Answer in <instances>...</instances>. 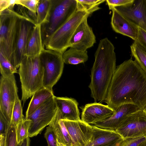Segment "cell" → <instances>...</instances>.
<instances>
[{"label": "cell", "mask_w": 146, "mask_h": 146, "mask_svg": "<svg viewBox=\"0 0 146 146\" xmlns=\"http://www.w3.org/2000/svg\"><path fill=\"white\" fill-rule=\"evenodd\" d=\"M57 146H66L62 143H61L57 141Z\"/></svg>", "instance_id": "60d3db41"}, {"label": "cell", "mask_w": 146, "mask_h": 146, "mask_svg": "<svg viewBox=\"0 0 146 146\" xmlns=\"http://www.w3.org/2000/svg\"><path fill=\"white\" fill-rule=\"evenodd\" d=\"M62 54L44 48L39 56L44 68L43 87L52 91L62 73L64 64Z\"/></svg>", "instance_id": "52a82bcc"}, {"label": "cell", "mask_w": 146, "mask_h": 146, "mask_svg": "<svg viewBox=\"0 0 146 146\" xmlns=\"http://www.w3.org/2000/svg\"><path fill=\"white\" fill-rule=\"evenodd\" d=\"M143 111L145 112L146 113V106L144 109L143 110Z\"/></svg>", "instance_id": "b9f144b4"}, {"label": "cell", "mask_w": 146, "mask_h": 146, "mask_svg": "<svg viewBox=\"0 0 146 146\" xmlns=\"http://www.w3.org/2000/svg\"><path fill=\"white\" fill-rule=\"evenodd\" d=\"M39 0H19L20 5L27 8L29 11L36 15V11Z\"/></svg>", "instance_id": "d6a6232c"}, {"label": "cell", "mask_w": 146, "mask_h": 146, "mask_svg": "<svg viewBox=\"0 0 146 146\" xmlns=\"http://www.w3.org/2000/svg\"><path fill=\"white\" fill-rule=\"evenodd\" d=\"M90 14L84 11L77 10L66 22L54 31L44 44L46 49L63 53L69 47L71 38L82 22Z\"/></svg>", "instance_id": "8992f818"}, {"label": "cell", "mask_w": 146, "mask_h": 146, "mask_svg": "<svg viewBox=\"0 0 146 146\" xmlns=\"http://www.w3.org/2000/svg\"><path fill=\"white\" fill-rule=\"evenodd\" d=\"M49 125L53 128L58 142L66 146H73L72 141L69 132L63 121L56 112Z\"/></svg>", "instance_id": "44dd1931"}, {"label": "cell", "mask_w": 146, "mask_h": 146, "mask_svg": "<svg viewBox=\"0 0 146 146\" xmlns=\"http://www.w3.org/2000/svg\"><path fill=\"white\" fill-rule=\"evenodd\" d=\"M44 48L41 35V25H36L29 37L25 56L31 57L39 56Z\"/></svg>", "instance_id": "ffe728a7"}, {"label": "cell", "mask_w": 146, "mask_h": 146, "mask_svg": "<svg viewBox=\"0 0 146 146\" xmlns=\"http://www.w3.org/2000/svg\"><path fill=\"white\" fill-rule=\"evenodd\" d=\"M6 136L0 135V146H5Z\"/></svg>", "instance_id": "f35d334b"}, {"label": "cell", "mask_w": 146, "mask_h": 146, "mask_svg": "<svg viewBox=\"0 0 146 146\" xmlns=\"http://www.w3.org/2000/svg\"><path fill=\"white\" fill-rule=\"evenodd\" d=\"M146 140V136L136 137H129L123 139L118 146H138Z\"/></svg>", "instance_id": "4dcf8cb0"}, {"label": "cell", "mask_w": 146, "mask_h": 146, "mask_svg": "<svg viewBox=\"0 0 146 146\" xmlns=\"http://www.w3.org/2000/svg\"><path fill=\"white\" fill-rule=\"evenodd\" d=\"M10 124L0 111V135L6 136Z\"/></svg>", "instance_id": "e575fe53"}, {"label": "cell", "mask_w": 146, "mask_h": 146, "mask_svg": "<svg viewBox=\"0 0 146 146\" xmlns=\"http://www.w3.org/2000/svg\"><path fill=\"white\" fill-rule=\"evenodd\" d=\"M54 96L53 91L44 87L36 91L29 103L25 117L30 115L46 101Z\"/></svg>", "instance_id": "7402d4cb"}, {"label": "cell", "mask_w": 146, "mask_h": 146, "mask_svg": "<svg viewBox=\"0 0 146 146\" xmlns=\"http://www.w3.org/2000/svg\"><path fill=\"white\" fill-rule=\"evenodd\" d=\"M26 14L16 11L14 7L0 11V52L12 64L20 22Z\"/></svg>", "instance_id": "3957f363"}, {"label": "cell", "mask_w": 146, "mask_h": 146, "mask_svg": "<svg viewBox=\"0 0 146 146\" xmlns=\"http://www.w3.org/2000/svg\"><path fill=\"white\" fill-rule=\"evenodd\" d=\"M94 56L89 87L95 102L104 101L116 68L115 47L107 38L100 40Z\"/></svg>", "instance_id": "7a4b0ae2"}, {"label": "cell", "mask_w": 146, "mask_h": 146, "mask_svg": "<svg viewBox=\"0 0 146 146\" xmlns=\"http://www.w3.org/2000/svg\"><path fill=\"white\" fill-rule=\"evenodd\" d=\"M50 0H39L36 11V25H41L46 19L48 14Z\"/></svg>", "instance_id": "484cf974"}, {"label": "cell", "mask_w": 146, "mask_h": 146, "mask_svg": "<svg viewBox=\"0 0 146 146\" xmlns=\"http://www.w3.org/2000/svg\"><path fill=\"white\" fill-rule=\"evenodd\" d=\"M123 139L146 136V113L139 110L127 116L115 131Z\"/></svg>", "instance_id": "30bf717a"}, {"label": "cell", "mask_w": 146, "mask_h": 146, "mask_svg": "<svg viewBox=\"0 0 146 146\" xmlns=\"http://www.w3.org/2000/svg\"><path fill=\"white\" fill-rule=\"evenodd\" d=\"M77 10L76 0H50L49 11L41 25L43 46L52 34L67 21Z\"/></svg>", "instance_id": "5b68a950"}, {"label": "cell", "mask_w": 146, "mask_h": 146, "mask_svg": "<svg viewBox=\"0 0 146 146\" xmlns=\"http://www.w3.org/2000/svg\"><path fill=\"white\" fill-rule=\"evenodd\" d=\"M31 123V120L25 118L15 127L18 144H21L25 138L29 137V130Z\"/></svg>", "instance_id": "4316f807"}, {"label": "cell", "mask_w": 146, "mask_h": 146, "mask_svg": "<svg viewBox=\"0 0 146 146\" xmlns=\"http://www.w3.org/2000/svg\"><path fill=\"white\" fill-rule=\"evenodd\" d=\"M114 8L132 23L146 32V0H134L131 4Z\"/></svg>", "instance_id": "4fadbf2b"}, {"label": "cell", "mask_w": 146, "mask_h": 146, "mask_svg": "<svg viewBox=\"0 0 146 146\" xmlns=\"http://www.w3.org/2000/svg\"><path fill=\"white\" fill-rule=\"evenodd\" d=\"M115 111L108 105L95 102L86 104L82 109L81 120L93 125L108 118Z\"/></svg>", "instance_id": "9a60e30c"}, {"label": "cell", "mask_w": 146, "mask_h": 146, "mask_svg": "<svg viewBox=\"0 0 146 146\" xmlns=\"http://www.w3.org/2000/svg\"><path fill=\"white\" fill-rule=\"evenodd\" d=\"M134 0H106V3L110 10L117 7L125 6L133 3Z\"/></svg>", "instance_id": "836d02e7"}, {"label": "cell", "mask_w": 146, "mask_h": 146, "mask_svg": "<svg viewBox=\"0 0 146 146\" xmlns=\"http://www.w3.org/2000/svg\"><path fill=\"white\" fill-rule=\"evenodd\" d=\"M55 100L56 113L60 119L72 121L81 119L78 103L76 100L72 98L56 96Z\"/></svg>", "instance_id": "ac0fdd59"}, {"label": "cell", "mask_w": 146, "mask_h": 146, "mask_svg": "<svg viewBox=\"0 0 146 146\" xmlns=\"http://www.w3.org/2000/svg\"><path fill=\"white\" fill-rule=\"evenodd\" d=\"M88 17H86L76 29L70 40L69 47L87 50L96 43L95 36L88 23Z\"/></svg>", "instance_id": "5bb4252c"}, {"label": "cell", "mask_w": 146, "mask_h": 146, "mask_svg": "<svg viewBox=\"0 0 146 146\" xmlns=\"http://www.w3.org/2000/svg\"><path fill=\"white\" fill-rule=\"evenodd\" d=\"M91 125L94 136L92 146H118L123 139L115 130L103 129Z\"/></svg>", "instance_id": "d6986e66"}, {"label": "cell", "mask_w": 146, "mask_h": 146, "mask_svg": "<svg viewBox=\"0 0 146 146\" xmlns=\"http://www.w3.org/2000/svg\"><path fill=\"white\" fill-rule=\"evenodd\" d=\"M18 88L14 74L7 77L1 76L0 80V111L10 125Z\"/></svg>", "instance_id": "9c48e42d"}, {"label": "cell", "mask_w": 146, "mask_h": 146, "mask_svg": "<svg viewBox=\"0 0 146 146\" xmlns=\"http://www.w3.org/2000/svg\"><path fill=\"white\" fill-rule=\"evenodd\" d=\"M30 144V139L29 137L25 138L21 144H17V146H29Z\"/></svg>", "instance_id": "74e56055"}, {"label": "cell", "mask_w": 146, "mask_h": 146, "mask_svg": "<svg viewBox=\"0 0 146 146\" xmlns=\"http://www.w3.org/2000/svg\"><path fill=\"white\" fill-rule=\"evenodd\" d=\"M17 69L5 55L0 52V70L1 76L7 77L17 73Z\"/></svg>", "instance_id": "83f0119b"}, {"label": "cell", "mask_w": 146, "mask_h": 146, "mask_svg": "<svg viewBox=\"0 0 146 146\" xmlns=\"http://www.w3.org/2000/svg\"><path fill=\"white\" fill-rule=\"evenodd\" d=\"M39 56H25L19 66L18 73L21 83V100L23 104L43 88L44 68Z\"/></svg>", "instance_id": "277c9868"}, {"label": "cell", "mask_w": 146, "mask_h": 146, "mask_svg": "<svg viewBox=\"0 0 146 146\" xmlns=\"http://www.w3.org/2000/svg\"><path fill=\"white\" fill-rule=\"evenodd\" d=\"M36 25L35 21L27 14L20 21L12 62L13 65L17 69L19 67L25 56L29 37Z\"/></svg>", "instance_id": "7c38bea8"}, {"label": "cell", "mask_w": 146, "mask_h": 146, "mask_svg": "<svg viewBox=\"0 0 146 146\" xmlns=\"http://www.w3.org/2000/svg\"><path fill=\"white\" fill-rule=\"evenodd\" d=\"M77 3V10L84 11L90 15L101 8L99 6L105 0H76Z\"/></svg>", "instance_id": "d4e9b609"}, {"label": "cell", "mask_w": 146, "mask_h": 146, "mask_svg": "<svg viewBox=\"0 0 146 146\" xmlns=\"http://www.w3.org/2000/svg\"><path fill=\"white\" fill-rule=\"evenodd\" d=\"M55 98L54 96L52 97L31 114L25 117L31 121L29 130V137L37 135L51 122L57 109Z\"/></svg>", "instance_id": "ba28073f"}, {"label": "cell", "mask_w": 146, "mask_h": 146, "mask_svg": "<svg viewBox=\"0 0 146 146\" xmlns=\"http://www.w3.org/2000/svg\"><path fill=\"white\" fill-rule=\"evenodd\" d=\"M146 50V32L139 28L137 38L136 40Z\"/></svg>", "instance_id": "d590c367"}, {"label": "cell", "mask_w": 146, "mask_h": 146, "mask_svg": "<svg viewBox=\"0 0 146 146\" xmlns=\"http://www.w3.org/2000/svg\"><path fill=\"white\" fill-rule=\"evenodd\" d=\"M17 144L16 127L11 123L6 135L5 146H17Z\"/></svg>", "instance_id": "f546056e"}, {"label": "cell", "mask_w": 146, "mask_h": 146, "mask_svg": "<svg viewBox=\"0 0 146 146\" xmlns=\"http://www.w3.org/2000/svg\"><path fill=\"white\" fill-rule=\"evenodd\" d=\"M139 108L132 104H125L119 106L114 114L108 118L93 125L98 127L115 131L118 128L127 115L138 110Z\"/></svg>", "instance_id": "2e32d148"}, {"label": "cell", "mask_w": 146, "mask_h": 146, "mask_svg": "<svg viewBox=\"0 0 146 146\" xmlns=\"http://www.w3.org/2000/svg\"><path fill=\"white\" fill-rule=\"evenodd\" d=\"M62 120L71 138L73 146H92L94 136L91 125L81 119L76 121Z\"/></svg>", "instance_id": "8fae6325"}, {"label": "cell", "mask_w": 146, "mask_h": 146, "mask_svg": "<svg viewBox=\"0 0 146 146\" xmlns=\"http://www.w3.org/2000/svg\"><path fill=\"white\" fill-rule=\"evenodd\" d=\"M62 58L64 63L76 65L87 61L88 56L87 50L70 47L63 53Z\"/></svg>", "instance_id": "603a6c76"}, {"label": "cell", "mask_w": 146, "mask_h": 146, "mask_svg": "<svg viewBox=\"0 0 146 146\" xmlns=\"http://www.w3.org/2000/svg\"><path fill=\"white\" fill-rule=\"evenodd\" d=\"M138 146H146V140L141 143Z\"/></svg>", "instance_id": "ab89813d"}, {"label": "cell", "mask_w": 146, "mask_h": 146, "mask_svg": "<svg viewBox=\"0 0 146 146\" xmlns=\"http://www.w3.org/2000/svg\"><path fill=\"white\" fill-rule=\"evenodd\" d=\"M111 24L115 32L128 36L135 41L137 38L139 27L122 15L114 8L111 10Z\"/></svg>", "instance_id": "e0dca14e"}, {"label": "cell", "mask_w": 146, "mask_h": 146, "mask_svg": "<svg viewBox=\"0 0 146 146\" xmlns=\"http://www.w3.org/2000/svg\"><path fill=\"white\" fill-rule=\"evenodd\" d=\"M130 48L132 56L146 74V50L136 40L131 45Z\"/></svg>", "instance_id": "cb8c5ba5"}, {"label": "cell", "mask_w": 146, "mask_h": 146, "mask_svg": "<svg viewBox=\"0 0 146 146\" xmlns=\"http://www.w3.org/2000/svg\"><path fill=\"white\" fill-rule=\"evenodd\" d=\"M25 119L23 113L21 102L18 96L16 99L13 108L11 123L16 127Z\"/></svg>", "instance_id": "f1b7e54d"}, {"label": "cell", "mask_w": 146, "mask_h": 146, "mask_svg": "<svg viewBox=\"0 0 146 146\" xmlns=\"http://www.w3.org/2000/svg\"><path fill=\"white\" fill-rule=\"evenodd\" d=\"M48 146H57V139L52 127L50 125L46 128L44 134Z\"/></svg>", "instance_id": "1f68e13d"}, {"label": "cell", "mask_w": 146, "mask_h": 146, "mask_svg": "<svg viewBox=\"0 0 146 146\" xmlns=\"http://www.w3.org/2000/svg\"><path fill=\"white\" fill-rule=\"evenodd\" d=\"M15 4V0H0V11L13 6Z\"/></svg>", "instance_id": "8d00e7d4"}, {"label": "cell", "mask_w": 146, "mask_h": 146, "mask_svg": "<svg viewBox=\"0 0 146 146\" xmlns=\"http://www.w3.org/2000/svg\"><path fill=\"white\" fill-rule=\"evenodd\" d=\"M116 110L125 104H132L143 110L146 106V74L132 58L116 67L104 101Z\"/></svg>", "instance_id": "6da1fadb"}]
</instances>
